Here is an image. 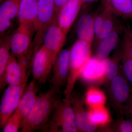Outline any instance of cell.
<instances>
[{
    "instance_id": "1",
    "label": "cell",
    "mask_w": 132,
    "mask_h": 132,
    "mask_svg": "<svg viewBox=\"0 0 132 132\" xmlns=\"http://www.w3.org/2000/svg\"><path fill=\"white\" fill-rule=\"evenodd\" d=\"M59 91L52 86L47 92L38 95L35 104L23 121L21 131L43 132L59 101V99L57 98Z\"/></svg>"
},
{
    "instance_id": "2",
    "label": "cell",
    "mask_w": 132,
    "mask_h": 132,
    "mask_svg": "<svg viewBox=\"0 0 132 132\" xmlns=\"http://www.w3.org/2000/svg\"><path fill=\"white\" fill-rule=\"evenodd\" d=\"M92 45L78 39L70 48L69 72L64 92L66 100H70L76 82L84 66L92 57Z\"/></svg>"
},
{
    "instance_id": "3",
    "label": "cell",
    "mask_w": 132,
    "mask_h": 132,
    "mask_svg": "<svg viewBox=\"0 0 132 132\" xmlns=\"http://www.w3.org/2000/svg\"><path fill=\"white\" fill-rule=\"evenodd\" d=\"M35 33V23H20L12 33L10 40L11 53L20 62L28 65L33 52L34 38Z\"/></svg>"
},
{
    "instance_id": "4",
    "label": "cell",
    "mask_w": 132,
    "mask_h": 132,
    "mask_svg": "<svg viewBox=\"0 0 132 132\" xmlns=\"http://www.w3.org/2000/svg\"><path fill=\"white\" fill-rule=\"evenodd\" d=\"M43 132H78L70 99H59Z\"/></svg>"
},
{
    "instance_id": "5",
    "label": "cell",
    "mask_w": 132,
    "mask_h": 132,
    "mask_svg": "<svg viewBox=\"0 0 132 132\" xmlns=\"http://www.w3.org/2000/svg\"><path fill=\"white\" fill-rule=\"evenodd\" d=\"M108 86L111 105L119 117L123 116L124 106L130 99L132 92L129 82L123 73L122 66L118 75Z\"/></svg>"
},
{
    "instance_id": "6",
    "label": "cell",
    "mask_w": 132,
    "mask_h": 132,
    "mask_svg": "<svg viewBox=\"0 0 132 132\" xmlns=\"http://www.w3.org/2000/svg\"><path fill=\"white\" fill-rule=\"evenodd\" d=\"M56 16L54 0H38V12L35 22V33L33 43V55L42 46L46 30Z\"/></svg>"
},
{
    "instance_id": "7",
    "label": "cell",
    "mask_w": 132,
    "mask_h": 132,
    "mask_svg": "<svg viewBox=\"0 0 132 132\" xmlns=\"http://www.w3.org/2000/svg\"><path fill=\"white\" fill-rule=\"evenodd\" d=\"M54 60L53 54L42 45L31 58L33 79L44 84L53 69Z\"/></svg>"
},
{
    "instance_id": "8",
    "label": "cell",
    "mask_w": 132,
    "mask_h": 132,
    "mask_svg": "<svg viewBox=\"0 0 132 132\" xmlns=\"http://www.w3.org/2000/svg\"><path fill=\"white\" fill-rule=\"evenodd\" d=\"M28 81L16 86L9 85L5 90L0 105V128L16 110Z\"/></svg>"
},
{
    "instance_id": "9",
    "label": "cell",
    "mask_w": 132,
    "mask_h": 132,
    "mask_svg": "<svg viewBox=\"0 0 132 132\" xmlns=\"http://www.w3.org/2000/svg\"><path fill=\"white\" fill-rule=\"evenodd\" d=\"M70 48L62 49L57 55L53 65L52 86L57 90L67 82L69 69Z\"/></svg>"
},
{
    "instance_id": "10",
    "label": "cell",
    "mask_w": 132,
    "mask_h": 132,
    "mask_svg": "<svg viewBox=\"0 0 132 132\" xmlns=\"http://www.w3.org/2000/svg\"><path fill=\"white\" fill-rule=\"evenodd\" d=\"M66 37L58 25L56 15L46 30L43 41V45L52 53L55 60L64 46Z\"/></svg>"
},
{
    "instance_id": "11",
    "label": "cell",
    "mask_w": 132,
    "mask_h": 132,
    "mask_svg": "<svg viewBox=\"0 0 132 132\" xmlns=\"http://www.w3.org/2000/svg\"><path fill=\"white\" fill-rule=\"evenodd\" d=\"M73 109L78 132L95 131L98 127L91 123L88 118V110L85 107L84 100L79 95L72 93L70 98Z\"/></svg>"
},
{
    "instance_id": "12",
    "label": "cell",
    "mask_w": 132,
    "mask_h": 132,
    "mask_svg": "<svg viewBox=\"0 0 132 132\" xmlns=\"http://www.w3.org/2000/svg\"><path fill=\"white\" fill-rule=\"evenodd\" d=\"M82 7L80 0H68L57 14L58 25L66 35L73 25Z\"/></svg>"
},
{
    "instance_id": "13",
    "label": "cell",
    "mask_w": 132,
    "mask_h": 132,
    "mask_svg": "<svg viewBox=\"0 0 132 132\" xmlns=\"http://www.w3.org/2000/svg\"><path fill=\"white\" fill-rule=\"evenodd\" d=\"M21 0H3L0 6L1 37L10 32L15 19L17 18Z\"/></svg>"
},
{
    "instance_id": "14",
    "label": "cell",
    "mask_w": 132,
    "mask_h": 132,
    "mask_svg": "<svg viewBox=\"0 0 132 132\" xmlns=\"http://www.w3.org/2000/svg\"><path fill=\"white\" fill-rule=\"evenodd\" d=\"M28 67V66L20 63L11 53L6 69L7 85L16 86L28 81L29 75Z\"/></svg>"
},
{
    "instance_id": "15",
    "label": "cell",
    "mask_w": 132,
    "mask_h": 132,
    "mask_svg": "<svg viewBox=\"0 0 132 132\" xmlns=\"http://www.w3.org/2000/svg\"><path fill=\"white\" fill-rule=\"evenodd\" d=\"M124 26L119 23L112 32L97 43L94 47V57L99 60L109 57L118 46L121 34L124 31Z\"/></svg>"
},
{
    "instance_id": "16",
    "label": "cell",
    "mask_w": 132,
    "mask_h": 132,
    "mask_svg": "<svg viewBox=\"0 0 132 132\" xmlns=\"http://www.w3.org/2000/svg\"><path fill=\"white\" fill-rule=\"evenodd\" d=\"M96 13L84 12L79 17L76 24L78 39L85 41L93 45L95 38L94 20Z\"/></svg>"
},
{
    "instance_id": "17",
    "label": "cell",
    "mask_w": 132,
    "mask_h": 132,
    "mask_svg": "<svg viewBox=\"0 0 132 132\" xmlns=\"http://www.w3.org/2000/svg\"><path fill=\"white\" fill-rule=\"evenodd\" d=\"M36 82V81L33 79L27 85L16 109L24 119L38 98V88Z\"/></svg>"
},
{
    "instance_id": "18",
    "label": "cell",
    "mask_w": 132,
    "mask_h": 132,
    "mask_svg": "<svg viewBox=\"0 0 132 132\" xmlns=\"http://www.w3.org/2000/svg\"><path fill=\"white\" fill-rule=\"evenodd\" d=\"M12 33L1 37L0 43V90L2 91L7 85L6 80V69L11 53L10 40Z\"/></svg>"
},
{
    "instance_id": "19",
    "label": "cell",
    "mask_w": 132,
    "mask_h": 132,
    "mask_svg": "<svg viewBox=\"0 0 132 132\" xmlns=\"http://www.w3.org/2000/svg\"><path fill=\"white\" fill-rule=\"evenodd\" d=\"M102 6L108 8L116 16L132 21V0H102Z\"/></svg>"
},
{
    "instance_id": "20",
    "label": "cell",
    "mask_w": 132,
    "mask_h": 132,
    "mask_svg": "<svg viewBox=\"0 0 132 132\" xmlns=\"http://www.w3.org/2000/svg\"><path fill=\"white\" fill-rule=\"evenodd\" d=\"M38 12V0H21L17 19L19 23L35 22Z\"/></svg>"
},
{
    "instance_id": "21",
    "label": "cell",
    "mask_w": 132,
    "mask_h": 132,
    "mask_svg": "<svg viewBox=\"0 0 132 132\" xmlns=\"http://www.w3.org/2000/svg\"><path fill=\"white\" fill-rule=\"evenodd\" d=\"M88 112L90 122L98 127H104L111 122V116L105 105L89 108Z\"/></svg>"
},
{
    "instance_id": "22",
    "label": "cell",
    "mask_w": 132,
    "mask_h": 132,
    "mask_svg": "<svg viewBox=\"0 0 132 132\" xmlns=\"http://www.w3.org/2000/svg\"><path fill=\"white\" fill-rule=\"evenodd\" d=\"M85 101L89 108L104 105L106 96L103 91L92 86L89 88L86 93Z\"/></svg>"
},
{
    "instance_id": "23",
    "label": "cell",
    "mask_w": 132,
    "mask_h": 132,
    "mask_svg": "<svg viewBox=\"0 0 132 132\" xmlns=\"http://www.w3.org/2000/svg\"><path fill=\"white\" fill-rule=\"evenodd\" d=\"M100 60L92 57L82 69L80 77L85 82L90 84H97V66Z\"/></svg>"
},
{
    "instance_id": "24",
    "label": "cell",
    "mask_w": 132,
    "mask_h": 132,
    "mask_svg": "<svg viewBox=\"0 0 132 132\" xmlns=\"http://www.w3.org/2000/svg\"><path fill=\"white\" fill-rule=\"evenodd\" d=\"M123 55L122 46L120 48L116 50L112 56L111 57V61L108 72L105 79L104 84L108 85L110 81L117 76L120 69Z\"/></svg>"
},
{
    "instance_id": "25",
    "label": "cell",
    "mask_w": 132,
    "mask_h": 132,
    "mask_svg": "<svg viewBox=\"0 0 132 132\" xmlns=\"http://www.w3.org/2000/svg\"><path fill=\"white\" fill-rule=\"evenodd\" d=\"M116 16L111 10L104 21L100 35L94 41L93 45L94 47L100 41L105 38L112 32L118 24L120 23L117 20Z\"/></svg>"
},
{
    "instance_id": "26",
    "label": "cell",
    "mask_w": 132,
    "mask_h": 132,
    "mask_svg": "<svg viewBox=\"0 0 132 132\" xmlns=\"http://www.w3.org/2000/svg\"><path fill=\"white\" fill-rule=\"evenodd\" d=\"M123 55L121 63L123 73L129 82L132 92V58L128 48L122 43Z\"/></svg>"
},
{
    "instance_id": "27",
    "label": "cell",
    "mask_w": 132,
    "mask_h": 132,
    "mask_svg": "<svg viewBox=\"0 0 132 132\" xmlns=\"http://www.w3.org/2000/svg\"><path fill=\"white\" fill-rule=\"evenodd\" d=\"M24 119L17 110L6 121L3 127V132H17L21 129Z\"/></svg>"
},
{
    "instance_id": "28",
    "label": "cell",
    "mask_w": 132,
    "mask_h": 132,
    "mask_svg": "<svg viewBox=\"0 0 132 132\" xmlns=\"http://www.w3.org/2000/svg\"><path fill=\"white\" fill-rule=\"evenodd\" d=\"M102 128H105L103 130L104 131L132 132V119H125L123 116H120L114 125Z\"/></svg>"
},
{
    "instance_id": "29",
    "label": "cell",
    "mask_w": 132,
    "mask_h": 132,
    "mask_svg": "<svg viewBox=\"0 0 132 132\" xmlns=\"http://www.w3.org/2000/svg\"><path fill=\"white\" fill-rule=\"evenodd\" d=\"M110 11L108 8L102 6L101 11L96 13L94 20V40L100 35L104 21Z\"/></svg>"
},
{
    "instance_id": "30",
    "label": "cell",
    "mask_w": 132,
    "mask_h": 132,
    "mask_svg": "<svg viewBox=\"0 0 132 132\" xmlns=\"http://www.w3.org/2000/svg\"><path fill=\"white\" fill-rule=\"evenodd\" d=\"M110 61L111 58L109 57L100 60L99 61L97 71V84H104Z\"/></svg>"
},
{
    "instance_id": "31",
    "label": "cell",
    "mask_w": 132,
    "mask_h": 132,
    "mask_svg": "<svg viewBox=\"0 0 132 132\" xmlns=\"http://www.w3.org/2000/svg\"><path fill=\"white\" fill-rule=\"evenodd\" d=\"M123 43L128 48L132 58V28L130 26L125 25Z\"/></svg>"
},
{
    "instance_id": "32",
    "label": "cell",
    "mask_w": 132,
    "mask_h": 132,
    "mask_svg": "<svg viewBox=\"0 0 132 132\" xmlns=\"http://www.w3.org/2000/svg\"><path fill=\"white\" fill-rule=\"evenodd\" d=\"M127 114L132 118V94L130 99L125 105L123 109V115Z\"/></svg>"
},
{
    "instance_id": "33",
    "label": "cell",
    "mask_w": 132,
    "mask_h": 132,
    "mask_svg": "<svg viewBox=\"0 0 132 132\" xmlns=\"http://www.w3.org/2000/svg\"><path fill=\"white\" fill-rule=\"evenodd\" d=\"M68 0H54V1L55 9L56 15L60 10L63 6Z\"/></svg>"
},
{
    "instance_id": "34",
    "label": "cell",
    "mask_w": 132,
    "mask_h": 132,
    "mask_svg": "<svg viewBox=\"0 0 132 132\" xmlns=\"http://www.w3.org/2000/svg\"><path fill=\"white\" fill-rule=\"evenodd\" d=\"M82 2V7H87L91 4L96 2L97 0H80Z\"/></svg>"
}]
</instances>
